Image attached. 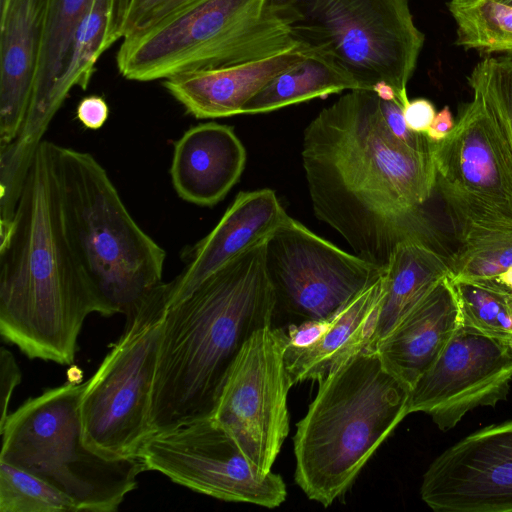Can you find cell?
Here are the masks:
<instances>
[{
	"label": "cell",
	"instance_id": "obj_2",
	"mask_svg": "<svg viewBox=\"0 0 512 512\" xmlns=\"http://www.w3.org/2000/svg\"><path fill=\"white\" fill-rule=\"evenodd\" d=\"M117 314L89 275L63 207L58 144L43 140L0 226V334L30 359L71 364L85 319Z\"/></svg>",
	"mask_w": 512,
	"mask_h": 512
},
{
	"label": "cell",
	"instance_id": "obj_7",
	"mask_svg": "<svg viewBox=\"0 0 512 512\" xmlns=\"http://www.w3.org/2000/svg\"><path fill=\"white\" fill-rule=\"evenodd\" d=\"M85 382H67L29 398L0 428V461L43 479L77 511L115 512L146 471L140 457L109 459L83 441L80 399Z\"/></svg>",
	"mask_w": 512,
	"mask_h": 512
},
{
	"label": "cell",
	"instance_id": "obj_22",
	"mask_svg": "<svg viewBox=\"0 0 512 512\" xmlns=\"http://www.w3.org/2000/svg\"><path fill=\"white\" fill-rule=\"evenodd\" d=\"M92 0H50L45 35L31 103L18 136L1 148V156L17 170L29 168L49 127L46 107L51 88L67 58L76 30Z\"/></svg>",
	"mask_w": 512,
	"mask_h": 512
},
{
	"label": "cell",
	"instance_id": "obj_40",
	"mask_svg": "<svg viewBox=\"0 0 512 512\" xmlns=\"http://www.w3.org/2000/svg\"><path fill=\"white\" fill-rule=\"evenodd\" d=\"M450 1H463V0H450Z\"/></svg>",
	"mask_w": 512,
	"mask_h": 512
},
{
	"label": "cell",
	"instance_id": "obj_38",
	"mask_svg": "<svg viewBox=\"0 0 512 512\" xmlns=\"http://www.w3.org/2000/svg\"><path fill=\"white\" fill-rule=\"evenodd\" d=\"M509 8H512V0H495Z\"/></svg>",
	"mask_w": 512,
	"mask_h": 512
},
{
	"label": "cell",
	"instance_id": "obj_24",
	"mask_svg": "<svg viewBox=\"0 0 512 512\" xmlns=\"http://www.w3.org/2000/svg\"><path fill=\"white\" fill-rule=\"evenodd\" d=\"M307 51L302 60L281 72L253 96L241 114L272 112L314 98L361 89L358 82L333 61Z\"/></svg>",
	"mask_w": 512,
	"mask_h": 512
},
{
	"label": "cell",
	"instance_id": "obj_5",
	"mask_svg": "<svg viewBox=\"0 0 512 512\" xmlns=\"http://www.w3.org/2000/svg\"><path fill=\"white\" fill-rule=\"evenodd\" d=\"M288 0H199L124 39L119 73L138 82L240 65L298 47Z\"/></svg>",
	"mask_w": 512,
	"mask_h": 512
},
{
	"label": "cell",
	"instance_id": "obj_15",
	"mask_svg": "<svg viewBox=\"0 0 512 512\" xmlns=\"http://www.w3.org/2000/svg\"><path fill=\"white\" fill-rule=\"evenodd\" d=\"M420 496L439 512H512V419L475 431L436 457Z\"/></svg>",
	"mask_w": 512,
	"mask_h": 512
},
{
	"label": "cell",
	"instance_id": "obj_33",
	"mask_svg": "<svg viewBox=\"0 0 512 512\" xmlns=\"http://www.w3.org/2000/svg\"><path fill=\"white\" fill-rule=\"evenodd\" d=\"M21 382V372L13 354L5 347L0 351V428L4 425L9 413L8 407L14 389Z\"/></svg>",
	"mask_w": 512,
	"mask_h": 512
},
{
	"label": "cell",
	"instance_id": "obj_26",
	"mask_svg": "<svg viewBox=\"0 0 512 512\" xmlns=\"http://www.w3.org/2000/svg\"><path fill=\"white\" fill-rule=\"evenodd\" d=\"M456 45L483 53L512 55V8L495 0L449 1Z\"/></svg>",
	"mask_w": 512,
	"mask_h": 512
},
{
	"label": "cell",
	"instance_id": "obj_21",
	"mask_svg": "<svg viewBox=\"0 0 512 512\" xmlns=\"http://www.w3.org/2000/svg\"><path fill=\"white\" fill-rule=\"evenodd\" d=\"M384 292L383 272L329 316V326L315 344L302 351L285 352L293 385L319 381L353 356L370 349Z\"/></svg>",
	"mask_w": 512,
	"mask_h": 512
},
{
	"label": "cell",
	"instance_id": "obj_23",
	"mask_svg": "<svg viewBox=\"0 0 512 512\" xmlns=\"http://www.w3.org/2000/svg\"><path fill=\"white\" fill-rule=\"evenodd\" d=\"M450 274V260L434 245L418 239L400 243L384 268L385 292L370 349Z\"/></svg>",
	"mask_w": 512,
	"mask_h": 512
},
{
	"label": "cell",
	"instance_id": "obj_12",
	"mask_svg": "<svg viewBox=\"0 0 512 512\" xmlns=\"http://www.w3.org/2000/svg\"><path fill=\"white\" fill-rule=\"evenodd\" d=\"M146 471L226 502L276 508L286 499L280 474H261L212 416L156 432L139 453Z\"/></svg>",
	"mask_w": 512,
	"mask_h": 512
},
{
	"label": "cell",
	"instance_id": "obj_3",
	"mask_svg": "<svg viewBox=\"0 0 512 512\" xmlns=\"http://www.w3.org/2000/svg\"><path fill=\"white\" fill-rule=\"evenodd\" d=\"M266 248L267 241L245 251L167 307L151 398L154 433L211 416L244 342L272 325L278 297Z\"/></svg>",
	"mask_w": 512,
	"mask_h": 512
},
{
	"label": "cell",
	"instance_id": "obj_6",
	"mask_svg": "<svg viewBox=\"0 0 512 512\" xmlns=\"http://www.w3.org/2000/svg\"><path fill=\"white\" fill-rule=\"evenodd\" d=\"M58 162L74 245L102 296L126 316L163 283L166 252L136 223L93 155L58 145Z\"/></svg>",
	"mask_w": 512,
	"mask_h": 512
},
{
	"label": "cell",
	"instance_id": "obj_18",
	"mask_svg": "<svg viewBox=\"0 0 512 512\" xmlns=\"http://www.w3.org/2000/svg\"><path fill=\"white\" fill-rule=\"evenodd\" d=\"M245 163L246 150L233 127L201 123L186 130L174 144L171 181L184 201L211 207L238 182Z\"/></svg>",
	"mask_w": 512,
	"mask_h": 512
},
{
	"label": "cell",
	"instance_id": "obj_9",
	"mask_svg": "<svg viewBox=\"0 0 512 512\" xmlns=\"http://www.w3.org/2000/svg\"><path fill=\"white\" fill-rule=\"evenodd\" d=\"M167 307L163 282L126 315L121 337L85 382L80 399L83 441L105 458L139 457L154 434L151 398Z\"/></svg>",
	"mask_w": 512,
	"mask_h": 512
},
{
	"label": "cell",
	"instance_id": "obj_31",
	"mask_svg": "<svg viewBox=\"0 0 512 512\" xmlns=\"http://www.w3.org/2000/svg\"><path fill=\"white\" fill-rule=\"evenodd\" d=\"M199 0H117L115 35L124 39Z\"/></svg>",
	"mask_w": 512,
	"mask_h": 512
},
{
	"label": "cell",
	"instance_id": "obj_17",
	"mask_svg": "<svg viewBox=\"0 0 512 512\" xmlns=\"http://www.w3.org/2000/svg\"><path fill=\"white\" fill-rule=\"evenodd\" d=\"M50 0H0V147L18 136L32 99Z\"/></svg>",
	"mask_w": 512,
	"mask_h": 512
},
{
	"label": "cell",
	"instance_id": "obj_27",
	"mask_svg": "<svg viewBox=\"0 0 512 512\" xmlns=\"http://www.w3.org/2000/svg\"><path fill=\"white\" fill-rule=\"evenodd\" d=\"M77 512L75 503L43 479L0 461V512Z\"/></svg>",
	"mask_w": 512,
	"mask_h": 512
},
{
	"label": "cell",
	"instance_id": "obj_8",
	"mask_svg": "<svg viewBox=\"0 0 512 512\" xmlns=\"http://www.w3.org/2000/svg\"><path fill=\"white\" fill-rule=\"evenodd\" d=\"M296 41L350 74L361 89L391 85L403 105L425 36L408 0H288Z\"/></svg>",
	"mask_w": 512,
	"mask_h": 512
},
{
	"label": "cell",
	"instance_id": "obj_37",
	"mask_svg": "<svg viewBox=\"0 0 512 512\" xmlns=\"http://www.w3.org/2000/svg\"><path fill=\"white\" fill-rule=\"evenodd\" d=\"M372 91L383 101L398 100L395 89L386 82H378L373 86Z\"/></svg>",
	"mask_w": 512,
	"mask_h": 512
},
{
	"label": "cell",
	"instance_id": "obj_10",
	"mask_svg": "<svg viewBox=\"0 0 512 512\" xmlns=\"http://www.w3.org/2000/svg\"><path fill=\"white\" fill-rule=\"evenodd\" d=\"M448 136L432 144L435 190L460 243L512 233V138L476 89Z\"/></svg>",
	"mask_w": 512,
	"mask_h": 512
},
{
	"label": "cell",
	"instance_id": "obj_35",
	"mask_svg": "<svg viewBox=\"0 0 512 512\" xmlns=\"http://www.w3.org/2000/svg\"><path fill=\"white\" fill-rule=\"evenodd\" d=\"M403 115L408 128L416 133L426 134L435 115V107L427 99L408 100L403 105Z\"/></svg>",
	"mask_w": 512,
	"mask_h": 512
},
{
	"label": "cell",
	"instance_id": "obj_30",
	"mask_svg": "<svg viewBox=\"0 0 512 512\" xmlns=\"http://www.w3.org/2000/svg\"><path fill=\"white\" fill-rule=\"evenodd\" d=\"M468 82L495 107L512 138V59H483L473 68Z\"/></svg>",
	"mask_w": 512,
	"mask_h": 512
},
{
	"label": "cell",
	"instance_id": "obj_34",
	"mask_svg": "<svg viewBox=\"0 0 512 512\" xmlns=\"http://www.w3.org/2000/svg\"><path fill=\"white\" fill-rule=\"evenodd\" d=\"M109 116V107L99 95H89L80 100L76 108V117L87 129H100Z\"/></svg>",
	"mask_w": 512,
	"mask_h": 512
},
{
	"label": "cell",
	"instance_id": "obj_4",
	"mask_svg": "<svg viewBox=\"0 0 512 512\" xmlns=\"http://www.w3.org/2000/svg\"><path fill=\"white\" fill-rule=\"evenodd\" d=\"M318 382L296 424L294 478L308 499L328 507L409 414L411 388L375 349L353 356Z\"/></svg>",
	"mask_w": 512,
	"mask_h": 512
},
{
	"label": "cell",
	"instance_id": "obj_1",
	"mask_svg": "<svg viewBox=\"0 0 512 512\" xmlns=\"http://www.w3.org/2000/svg\"><path fill=\"white\" fill-rule=\"evenodd\" d=\"M301 156L315 216L355 254L385 268L404 241L434 245L423 213L435 191L431 151L391 132L372 90H350L322 109L304 130Z\"/></svg>",
	"mask_w": 512,
	"mask_h": 512
},
{
	"label": "cell",
	"instance_id": "obj_39",
	"mask_svg": "<svg viewBox=\"0 0 512 512\" xmlns=\"http://www.w3.org/2000/svg\"><path fill=\"white\" fill-rule=\"evenodd\" d=\"M509 304H510V307H511V310H512V295H509Z\"/></svg>",
	"mask_w": 512,
	"mask_h": 512
},
{
	"label": "cell",
	"instance_id": "obj_29",
	"mask_svg": "<svg viewBox=\"0 0 512 512\" xmlns=\"http://www.w3.org/2000/svg\"><path fill=\"white\" fill-rule=\"evenodd\" d=\"M512 267V233L460 243L450 259L452 280L486 284Z\"/></svg>",
	"mask_w": 512,
	"mask_h": 512
},
{
	"label": "cell",
	"instance_id": "obj_28",
	"mask_svg": "<svg viewBox=\"0 0 512 512\" xmlns=\"http://www.w3.org/2000/svg\"><path fill=\"white\" fill-rule=\"evenodd\" d=\"M452 282L462 322L512 342V310L509 295L472 281Z\"/></svg>",
	"mask_w": 512,
	"mask_h": 512
},
{
	"label": "cell",
	"instance_id": "obj_32",
	"mask_svg": "<svg viewBox=\"0 0 512 512\" xmlns=\"http://www.w3.org/2000/svg\"><path fill=\"white\" fill-rule=\"evenodd\" d=\"M329 322V317H327L308 319L298 325H290L286 332V353L302 351L315 344L326 332Z\"/></svg>",
	"mask_w": 512,
	"mask_h": 512
},
{
	"label": "cell",
	"instance_id": "obj_25",
	"mask_svg": "<svg viewBox=\"0 0 512 512\" xmlns=\"http://www.w3.org/2000/svg\"><path fill=\"white\" fill-rule=\"evenodd\" d=\"M117 0H92L80 22L62 70L47 102L46 120L52 119L74 87L86 90L100 56L116 41Z\"/></svg>",
	"mask_w": 512,
	"mask_h": 512
},
{
	"label": "cell",
	"instance_id": "obj_16",
	"mask_svg": "<svg viewBox=\"0 0 512 512\" xmlns=\"http://www.w3.org/2000/svg\"><path fill=\"white\" fill-rule=\"evenodd\" d=\"M288 216L271 189L239 192L216 226L184 253L183 270L167 283L168 306L235 257L268 241Z\"/></svg>",
	"mask_w": 512,
	"mask_h": 512
},
{
	"label": "cell",
	"instance_id": "obj_14",
	"mask_svg": "<svg viewBox=\"0 0 512 512\" xmlns=\"http://www.w3.org/2000/svg\"><path fill=\"white\" fill-rule=\"evenodd\" d=\"M512 382V342L461 323L411 388L409 414H428L439 429L471 410L505 400Z\"/></svg>",
	"mask_w": 512,
	"mask_h": 512
},
{
	"label": "cell",
	"instance_id": "obj_13",
	"mask_svg": "<svg viewBox=\"0 0 512 512\" xmlns=\"http://www.w3.org/2000/svg\"><path fill=\"white\" fill-rule=\"evenodd\" d=\"M266 263L278 300L306 320L331 316L384 272L290 216L267 241Z\"/></svg>",
	"mask_w": 512,
	"mask_h": 512
},
{
	"label": "cell",
	"instance_id": "obj_19",
	"mask_svg": "<svg viewBox=\"0 0 512 512\" xmlns=\"http://www.w3.org/2000/svg\"><path fill=\"white\" fill-rule=\"evenodd\" d=\"M461 323L453 282L446 276L373 349L412 388Z\"/></svg>",
	"mask_w": 512,
	"mask_h": 512
},
{
	"label": "cell",
	"instance_id": "obj_20",
	"mask_svg": "<svg viewBox=\"0 0 512 512\" xmlns=\"http://www.w3.org/2000/svg\"><path fill=\"white\" fill-rule=\"evenodd\" d=\"M307 53L300 44L292 50L240 65L180 73L162 80V85L196 119L231 117L241 114L253 96Z\"/></svg>",
	"mask_w": 512,
	"mask_h": 512
},
{
	"label": "cell",
	"instance_id": "obj_11",
	"mask_svg": "<svg viewBox=\"0 0 512 512\" xmlns=\"http://www.w3.org/2000/svg\"><path fill=\"white\" fill-rule=\"evenodd\" d=\"M286 347L283 329L256 330L230 366L211 415L261 474L272 471L289 433Z\"/></svg>",
	"mask_w": 512,
	"mask_h": 512
},
{
	"label": "cell",
	"instance_id": "obj_36",
	"mask_svg": "<svg viewBox=\"0 0 512 512\" xmlns=\"http://www.w3.org/2000/svg\"><path fill=\"white\" fill-rule=\"evenodd\" d=\"M454 126L452 113L449 107L445 106L440 112L436 113L426 136L434 143L440 142L448 136Z\"/></svg>",
	"mask_w": 512,
	"mask_h": 512
}]
</instances>
